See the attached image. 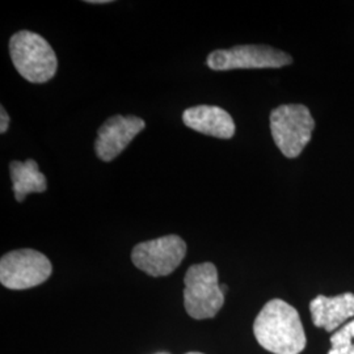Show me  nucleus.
<instances>
[{
    "label": "nucleus",
    "instance_id": "obj_1",
    "mask_svg": "<svg viewBox=\"0 0 354 354\" xmlns=\"http://www.w3.org/2000/svg\"><path fill=\"white\" fill-rule=\"evenodd\" d=\"M257 342L270 353H302L307 344L298 311L282 299H272L253 323Z\"/></svg>",
    "mask_w": 354,
    "mask_h": 354
},
{
    "label": "nucleus",
    "instance_id": "obj_2",
    "mask_svg": "<svg viewBox=\"0 0 354 354\" xmlns=\"http://www.w3.org/2000/svg\"><path fill=\"white\" fill-rule=\"evenodd\" d=\"M10 54L17 73L30 83H46L57 73L58 59L50 44L30 30L13 35Z\"/></svg>",
    "mask_w": 354,
    "mask_h": 354
},
{
    "label": "nucleus",
    "instance_id": "obj_3",
    "mask_svg": "<svg viewBox=\"0 0 354 354\" xmlns=\"http://www.w3.org/2000/svg\"><path fill=\"white\" fill-rule=\"evenodd\" d=\"M272 137L283 156L298 158L313 138L315 120L304 104L279 105L270 113Z\"/></svg>",
    "mask_w": 354,
    "mask_h": 354
},
{
    "label": "nucleus",
    "instance_id": "obj_4",
    "mask_svg": "<svg viewBox=\"0 0 354 354\" xmlns=\"http://www.w3.org/2000/svg\"><path fill=\"white\" fill-rule=\"evenodd\" d=\"M184 306L196 320L214 317L225 304L218 282V270L212 263L190 266L184 279Z\"/></svg>",
    "mask_w": 354,
    "mask_h": 354
},
{
    "label": "nucleus",
    "instance_id": "obj_5",
    "mask_svg": "<svg viewBox=\"0 0 354 354\" xmlns=\"http://www.w3.org/2000/svg\"><path fill=\"white\" fill-rule=\"evenodd\" d=\"M206 64L214 71L279 68L292 64V57L268 45H239L213 51Z\"/></svg>",
    "mask_w": 354,
    "mask_h": 354
},
{
    "label": "nucleus",
    "instance_id": "obj_6",
    "mask_svg": "<svg viewBox=\"0 0 354 354\" xmlns=\"http://www.w3.org/2000/svg\"><path fill=\"white\" fill-rule=\"evenodd\" d=\"M53 266L44 253L35 250H17L0 260V282L11 290H26L49 279Z\"/></svg>",
    "mask_w": 354,
    "mask_h": 354
},
{
    "label": "nucleus",
    "instance_id": "obj_7",
    "mask_svg": "<svg viewBox=\"0 0 354 354\" xmlns=\"http://www.w3.org/2000/svg\"><path fill=\"white\" fill-rule=\"evenodd\" d=\"M185 253V241L177 235H167L137 244L131 252V260L149 276L165 277L181 264Z\"/></svg>",
    "mask_w": 354,
    "mask_h": 354
},
{
    "label": "nucleus",
    "instance_id": "obj_8",
    "mask_svg": "<svg viewBox=\"0 0 354 354\" xmlns=\"http://www.w3.org/2000/svg\"><path fill=\"white\" fill-rule=\"evenodd\" d=\"M145 121L137 115H113L105 121L95 143L96 155L102 162H111L145 129Z\"/></svg>",
    "mask_w": 354,
    "mask_h": 354
},
{
    "label": "nucleus",
    "instance_id": "obj_9",
    "mask_svg": "<svg viewBox=\"0 0 354 354\" xmlns=\"http://www.w3.org/2000/svg\"><path fill=\"white\" fill-rule=\"evenodd\" d=\"M187 127L205 136L230 140L235 134V122L231 114L214 105H198L188 108L183 113Z\"/></svg>",
    "mask_w": 354,
    "mask_h": 354
},
{
    "label": "nucleus",
    "instance_id": "obj_10",
    "mask_svg": "<svg viewBox=\"0 0 354 354\" xmlns=\"http://www.w3.org/2000/svg\"><path fill=\"white\" fill-rule=\"evenodd\" d=\"M310 311L315 327L335 332L354 317V294L344 292L336 297L317 295L310 304Z\"/></svg>",
    "mask_w": 354,
    "mask_h": 354
},
{
    "label": "nucleus",
    "instance_id": "obj_11",
    "mask_svg": "<svg viewBox=\"0 0 354 354\" xmlns=\"http://www.w3.org/2000/svg\"><path fill=\"white\" fill-rule=\"evenodd\" d=\"M10 172L15 198L19 203H23L30 193H42L48 189L46 177L39 172L37 162L33 159L26 162L15 160L10 165Z\"/></svg>",
    "mask_w": 354,
    "mask_h": 354
},
{
    "label": "nucleus",
    "instance_id": "obj_12",
    "mask_svg": "<svg viewBox=\"0 0 354 354\" xmlns=\"http://www.w3.org/2000/svg\"><path fill=\"white\" fill-rule=\"evenodd\" d=\"M328 354H354V319L333 332Z\"/></svg>",
    "mask_w": 354,
    "mask_h": 354
},
{
    "label": "nucleus",
    "instance_id": "obj_13",
    "mask_svg": "<svg viewBox=\"0 0 354 354\" xmlns=\"http://www.w3.org/2000/svg\"><path fill=\"white\" fill-rule=\"evenodd\" d=\"M0 114H1V122H0V133L4 134L8 130V125H10V115L7 113V111L4 109V106L0 108Z\"/></svg>",
    "mask_w": 354,
    "mask_h": 354
},
{
    "label": "nucleus",
    "instance_id": "obj_14",
    "mask_svg": "<svg viewBox=\"0 0 354 354\" xmlns=\"http://www.w3.org/2000/svg\"><path fill=\"white\" fill-rule=\"evenodd\" d=\"M88 3H91V4H105V3H109V0H89Z\"/></svg>",
    "mask_w": 354,
    "mask_h": 354
},
{
    "label": "nucleus",
    "instance_id": "obj_15",
    "mask_svg": "<svg viewBox=\"0 0 354 354\" xmlns=\"http://www.w3.org/2000/svg\"><path fill=\"white\" fill-rule=\"evenodd\" d=\"M227 286H226V285H221V290H222V292H223V294H225V292H226V291H227Z\"/></svg>",
    "mask_w": 354,
    "mask_h": 354
},
{
    "label": "nucleus",
    "instance_id": "obj_16",
    "mask_svg": "<svg viewBox=\"0 0 354 354\" xmlns=\"http://www.w3.org/2000/svg\"><path fill=\"white\" fill-rule=\"evenodd\" d=\"M187 354H203V353H198V352H190V353Z\"/></svg>",
    "mask_w": 354,
    "mask_h": 354
}]
</instances>
